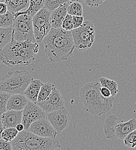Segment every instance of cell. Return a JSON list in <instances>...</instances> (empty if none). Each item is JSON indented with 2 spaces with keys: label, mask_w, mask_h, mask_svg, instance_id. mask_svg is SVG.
<instances>
[{
  "label": "cell",
  "mask_w": 136,
  "mask_h": 150,
  "mask_svg": "<svg viewBox=\"0 0 136 150\" xmlns=\"http://www.w3.org/2000/svg\"><path fill=\"white\" fill-rule=\"evenodd\" d=\"M43 42L44 52L52 62L56 63L67 59L75 48L71 31L62 28L52 27Z\"/></svg>",
  "instance_id": "obj_1"
},
{
  "label": "cell",
  "mask_w": 136,
  "mask_h": 150,
  "mask_svg": "<svg viewBox=\"0 0 136 150\" xmlns=\"http://www.w3.org/2000/svg\"><path fill=\"white\" fill-rule=\"evenodd\" d=\"M39 47L37 42L17 41L12 38L11 41L0 50V61L9 67L27 66L36 59Z\"/></svg>",
  "instance_id": "obj_2"
},
{
  "label": "cell",
  "mask_w": 136,
  "mask_h": 150,
  "mask_svg": "<svg viewBox=\"0 0 136 150\" xmlns=\"http://www.w3.org/2000/svg\"><path fill=\"white\" fill-rule=\"evenodd\" d=\"M99 81H93L84 85L80 90L79 95L86 112L93 115H101L113 108L115 96L104 97L100 93Z\"/></svg>",
  "instance_id": "obj_3"
},
{
  "label": "cell",
  "mask_w": 136,
  "mask_h": 150,
  "mask_svg": "<svg viewBox=\"0 0 136 150\" xmlns=\"http://www.w3.org/2000/svg\"><path fill=\"white\" fill-rule=\"evenodd\" d=\"M11 144L13 150H55L61 147L56 138L41 137L24 129L19 132Z\"/></svg>",
  "instance_id": "obj_4"
},
{
  "label": "cell",
  "mask_w": 136,
  "mask_h": 150,
  "mask_svg": "<svg viewBox=\"0 0 136 150\" xmlns=\"http://www.w3.org/2000/svg\"><path fill=\"white\" fill-rule=\"evenodd\" d=\"M33 79V76L27 71H11L1 79L0 89L9 94H23Z\"/></svg>",
  "instance_id": "obj_5"
},
{
  "label": "cell",
  "mask_w": 136,
  "mask_h": 150,
  "mask_svg": "<svg viewBox=\"0 0 136 150\" xmlns=\"http://www.w3.org/2000/svg\"><path fill=\"white\" fill-rule=\"evenodd\" d=\"M71 32L75 47L79 51L84 52L89 49L95 41V27L89 20L84 21L80 27L74 28Z\"/></svg>",
  "instance_id": "obj_6"
},
{
  "label": "cell",
  "mask_w": 136,
  "mask_h": 150,
  "mask_svg": "<svg viewBox=\"0 0 136 150\" xmlns=\"http://www.w3.org/2000/svg\"><path fill=\"white\" fill-rule=\"evenodd\" d=\"M12 39L17 41L28 40L37 42L34 35L33 16L28 14H21L15 18Z\"/></svg>",
  "instance_id": "obj_7"
},
{
  "label": "cell",
  "mask_w": 136,
  "mask_h": 150,
  "mask_svg": "<svg viewBox=\"0 0 136 150\" xmlns=\"http://www.w3.org/2000/svg\"><path fill=\"white\" fill-rule=\"evenodd\" d=\"M51 12L43 7L33 16L34 35L36 42L38 43L43 40L52 28L50 21Z\"/></svg>",
  "instance_id": "obj_8"
},
{
  "label": "cell",
  "mask_w": 136,
  "mask_h": 150,
  "mask_svg": "<svg viewBox=\"0 0 136 150\" xmlns=\"http://www.w3.org/2000/svg\"><path fill=\"white\" fill-rule=\"evenodd\" d=\"M46 117L58 134L68 128L71 119L70 113L65 108L46 113Z\"/></svg>",
  "instance_id": "obj_9"
},
{
  "label": "cell",
  "mask_w": 136,
  "mask_h": 150,
  "mask_svg": "<svg viewBox=\"0 0 136 150\" xmlns=\"http://www.w3.org/2000/svg\"><path fill=\"white\" fill-rule=\"evenodd\" d=\"M46 113L34 102L28 100L27 105L22 110L21 123L24 130L28 131L30 125L34 121L46 117Z\"/></svg>",
  "instance_id": "obj_10"
},
{
  "label": "cell",
  "mask_w": 136,
  "mask_h": 150,
  "mask_svg": "<svg viewBox=\"0 0 136 150\" xmlns=\"http://www.w3.org/2000/svg\"><path fill=\"white\" fill-rule=\"evenodd\" d=\"M36 103L46 113L64 108V100L60 91L54 86L49 96L44 100L37 102Z\"/></svg>",
  "instance_id": "obj_11"
},
{
  "label": "cell",
  "mask_w": 136,
  "mask_h": 150,
  "mask_svg": "<svg viewBox=\"0 0 136 150\" xmlns=\"http://www.w3.org/2000/svg\"><path fill=\"white\" fill-rule=\"evenodd\" d=\"M28 131L43 137L56 138L58 134L46 117L33 122L30 125Z\"/></svg>",
  "instance_id": "obj_12"
},
{
  "label": "cell",
  "mask_w": 136,
  "mask_h": 150,
  "mask_svg": "<svg viewBox=\"0 0 136 150\" xmlns=\"http://www.w3.org/2000/svg\"><path fill=\"white\" fill-rule=\"evenodd\" d=\"M21 120L22 110H6L2 115L1 118L4 129L7 128H16L19 124L21 123Z\"/></svg>",
  "instance_id": "obj_13"
},
{
  "label": "cell",
  "mask_w": 136,
  "mask_h": 150,
  "mask_svg": "<svg viewBox=\"0 0 136 150\" xmlns=\"http://www.w3.org/2000/svg\"><path fill=\"white\" fill-rule=\"evenodd\" d=\"M70 2L64 4L51 12L50 21L52 28H61L63 21L67 14V7Z\"/></svg>",
  "instance_id": "obj_14"
},
{
  "label": "cell",
  "mask_w": 136,
  "mask_h": 150,
  "mask_svg": "<svg viewBox=\"0 0 136 150\" xmlns=\"http://www.w3.org/2000/svg\"><path fill=\"white\" fill-rule=\"evenodd\" d=\"M28 102V99L24 94H11L7 102L6 109L7 110H23Z\"/></svg>",
  "instance_id": "obj_15"
},
{
  "label": "cell",
  "mask_w": 136,
  "mask_h": 150,
  "mask_svg": "<svg viewBox=\"0 0 136 150\" xmlns=\"http://www.w3.org/2000/svg\"><path fill=\"white\" fill-rule=\"evenodd\" d=\"M136 129V118L125 122H119L115 127V136L120 140H123L127 135Z\"/></svg>",
  "instance_id": "obj_16"
},
{
  "label": "cell",
  "mask_w": 136,
  "mask_h": 150,
  "mask_svg": "<svg viewBox=\"0 0 136 150\" xmlns=\"http://www.w3.org/2000/svg\"><path fill=\"white\" fill-rule=\"evenodd\" d=\"M43 83L39 79H33L28 84L24 92V95L28 100L36 103L39 91Z\"/></svg>",
  "instance_id": "obj_17"
},
{
  "label": "cell",
  "mask_w": 136,
  "mask_h": 150,
  "mask_svg": "<svg viewBox=\"0 0 136 150\" xmlns=\"http://www.w3.org/2000/svg\"><path fill=\"white\" fill-rule=\"evenodd\" d=\"M118 118L114 114L110 115L105 120L103 126L104 134L107 139H111L116 137L115 127L117 125Z\"/></svg>",
  "instance_id": "obj_18"
},
{
  "label": "cell",
  "mask_w": 136,
  "mask_h": 150,
  "mask_svg": "<svg viewBox=\"0 0 136 150\" xmlns=\"http://www.w3.org/2000/svg\"><path fill=\"white\" fill-rule=\"evenodd\" d=\"M9 11L15 14L27 9L30 5V0H6L5 2Z\"/></svg>",
  "instance_id": "obj_19"
},
{
  "label": "cell",
  "mask_w": 136,
  "mask_h": 150,
  "mask_svg": "<svg viewBox=\"0 0 136 150\" xmlns=\"http://www.w3.org/2000/svg\"><path fill=\"white\" fill-rule=\"evenodd\" d=\"M43 7V0H30V5L27 9L15 13V18L21 14H28L33 16Z\"/></svg>",
  "instance_id": "obj_20"
},
{
  "label": "cell",
  "mask_w": 136,
  "mask_h": 150,
  "mask_svg": "<svg viewBox=\"0 0 136 150\" xmlns=\"http://www.w3.org/2000/svg\"><path fill=\"white\" fill-rule=\"evenodd\" d=\"M12 33L13 27L0 28V50L11 41Z\"/></svg>",
  "instance_id": "obj_21"
},
{
  "label": "cell",
  "mask_w": 136,
  "mask_h": 150,
  "mask_svg": "<svg viewBox=\"0 0 136 150\" xmlns=\"http://www.w3.org/2000/svg\"><path fill=\"white\" fill-rule=\"evenodd\" d=\"M98 81L100 82L101 87H105L110 90L112 96H115L119 92L117 84L115 81L108 78L101 77L99 78Z\"/></svg>",
  "instance_id": "obj_22"
},
{
  "label": "cell",
  "mask_w": 136,
  "mask_h": 150,
  "mask_svg": "<svg viewBox=\"0 0 136 150\" xmlns=\"http://www.w3.org/2000/svg\"><path fill=\"white\" fill-rule=\"evenodd\" d=\"M14 20V14L9 11L5 14L0 15V28L13 27Z\"/></svg>",
  "instance_id": "obj_23"
},
{
  "label": "cell",
  "mask_w": 136,
  "mask_h": 150,
  "mask_svg": "<svg viewBox=\"0 0 136 150\" xmlns=\"http://www.w3.org/2000/svg\"><path fill=\"white\" fill-rule=\"evenodd\" d=\"M67 13L72 16H82L83 6L78 1H71L67 7Z\"/></svg>",
  "instance_id": "obj_24"
},
{
  "label": "cell",
  "mask_w": 136,
  "mask_h": 150,
  "mask_svg": "<svg viewBox=\"0 0 136 150\" xmlns=\"http://www.w3.org/2000/svg\"><path fill=\"white\" fill-rule=\"evenodd\" d=\"M54 86V84L49 82L43 83L39 91L37 102H41L46 99L51 94Z\"/></svg>",
  "instance_id": "obj_25"
},
{
  "label": "cell",
  "mask_w": 136,
  "mask_h": 150,
  "mask_svg": "<svg viewBox=\"0 0 136 150\" xmlns=\"http://www.w3.org/2000/svg\"><path fill=\"white\" fill-rule=\"evenodd\" d=\"M69 0H43V8L52 12Z\"/></svg>",
  "instance_id": "obj_26"
},
{
  "label": "cell",
  "mask_w": 136,
  "mask_h": 150,
  "mask_svg": "<svg viewBox=\"0 0 136 150\" xmlns=\"http://www.w3.org/2000/svg\"><path fill=\"white\" fill-rule=\"evenodd\" d=\"M19 132L16 128H7L4 129L1 134V138L8 142H12L18 135Z\"/></svg>",
  "instance_id": "obj_27"
},
{
  "label": "cell",
  "mask_w": 136,
  "mask_h": 150,
  "mask_svg": "<svg viewBox=\"0 0 136 150\" xmlns=\"http://www.w3.org/2000/svg\"><path fill=\"white\" fill-rule=\"evenodd\" d=\"M11 95V94L6 93L0 89V120L2 115L7 110L6 104Z\"/></svg>",
  "instance_id": "obj_28"
},
{
  "label": "cell",
  "mask_w": 136,
  "mask_h": 150,
  "mask_svg": "<svg viewBox=\"0 0 136 150\" xmlns=\"http://www.w3.org/2000/svg\"><path fill=\"white\" fill-rule=\"evenodd\" d=\"M123 140L126 147L132 149L136 147V129L127 135Z\"/></svg>",
  "instance_id": "obj_29"
},
{
  "label": "cell",
  "mask_w": 136,
  "mask_h": 150,
  "mask_svg": "<svg viewBox=\"0 0 136 150\" xmlns=\"http://www.w3.org/2000/svg\"><path fill=\"white\" fill-rule=\"evenodd\" d=\"M73 16L67 14L63 21L61 28L67 31H72L74 29L73 25Z\"/></svg>",
  "instance_id": "obj_30"
},
{
  "label": "cell",
  "mask_w": 136,
  "mask_h": 150,
  "mask_svg": "<svg viewBox=\"0 0 136 150\" xmlns=\"http://www.w3.org/2000/svg\"><path fill=\"white\" fill-rule=\"evenodd\" d=\"M12 146L11 142H8L2 138L0 139V150H12Z\"/></svg>",
  "instance_id": "obj_31"
},
{
  "label": "cell",
  "mask_w": 136,
  "mask_h": 150,
  "mask_svg": "<svg viewBox=\"0 0 136 150\" xmlns=\"http://www.w3.org/2000/svg\"><path fill=\"white\" fill-rule=\"evenodd\" d=\"M73 19L74 28L80 27L84 22V18L82 16H73Z\"/></svg>",
  "instance_id": "obj_32"
},
{
  "label": "cell",
  "mask_w": 136,
  "mask_h": 150,
  "mask_svg": "<svg viewBox=\"0 0 136 150\" xmlns=\"http://www.w3.org/2000/svg\"><path fill=\"white\" fill-rule=\"evenodd\" d=\"M105 0H85V4L87 6L93 8V7H97L98 6L102 4Z\"/></svg>",
  "instance_id": "obj_33"
},
{
  "label": "cell",
  "mask_w": 136,
  "mask_h": 150,
  "mask_svg": "<svg viewBox=\"0 0 136 150\" xmlns=\"http://www.w3.org/2000/svg\"><path fill=\"white\" fill-rule=\"evenodd\" d=\"M100 90V93H101V95L105 98H109V97L112 96L110 90L105 87H101V86Z\"/></svg>",
  "instance_id": "obj_34"
},
{
  "label": "cell",
  "mask_w": 136,
  "mask_h": 150,
  "mask_svg": "<svg viewBox=\"0 0 136 150\" xmlns=\"http://www.w3.org/2000/svg\"><path fill=\"white\" fill-rule=\"evenodd\" d=\"M8 11V6L5 2H0V15L6 13Z\"/></svg>",
  "instance_id": "obj_35"
},
{
  "label": "cell",
  "mask_w": 136,
  "mask_h": 150,
  "mask_svg": "<svg viewBox=\"0 0 136 150\" xmlns=\"http://www.w3.org/2000/svg\"><path fill=\"white\" fill-rule=\"evenodd\" d=\"M16 129L19 132L22 131L24 129V125L22 123H20L16 127Z\"/></svg>",
  "instance_id": "obj_36"
},
{
  "label": "cell",
  "mask_w": 136,
  "mask_h": 150,
  "mask_svg": "<svg viewBox=\"0 0 136 150\" xmlns=\"http://www.w3.org/2000/svg\"><path fill=\"white\" fill-rule=\"evenodd\" d=\"M4 127L2 125V122L0 120V139L1 138V134H2V132L4 130Z\"/></svg>",
  "instance_id": "obj_37"
},
{
  "label": "cell",
  "mask_w": 136,
  "mask_h": 150,
  "mask_svg": "<svg viewBox=\"0 0 136 150\" xmlns=\"http://www.w3.org/2000/svg\"><path fill=\"white\" fill-rule=\"evenodd\" d=\"M69 1H78V2L82 3V2H85V0H69Z\"/></svg>",
  "instance_id": "obj_38"
},
{
  "label": "cell",
  "mask_w": 136,
  "mask_h": 150,
  "mask_svg": "<svg viewBox=\"0 0 136 150\" xmlns=\"http://www.w3.org/2000/svg\"><path fill=\"white\" fill-rule=\"evenodd\" d=\"M6 0H0V2H5Z\"/></svg>",
  "instance_id": "obj_39"
},
{
  "label": "cell",
  "mask_w": 136,
  "mask_h": 150,
  "mask_svg": "<svg viewBox=\"0 0 136 150\" xmlns=\"http://www.w3.org/2000/svg\"><path fill=\"white\" fill-rule=\"evenodd\" d=\"M135 106H136V103H135Z\"/></svg>",
  "instance_id": "obj_40"
}]
</instances>
